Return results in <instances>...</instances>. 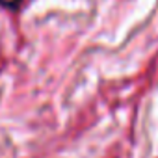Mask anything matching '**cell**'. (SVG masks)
I'll return each instance as SVG.
<instances>
[{"instance_id":"1","label":"cell","mask_w":158,"mask_h":158,"mask_svg":"<svg viewBox=\"0 0 158 158\" xmlns=\"http://www.w3.org/2000/svg\"><path fill=\"white\" fill-rule=\"evenodd\" d=\"M0 4H4L6 8H15L19 4V0H0Z\"/></svg>"}]
</instances>
